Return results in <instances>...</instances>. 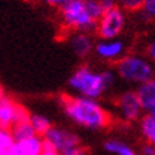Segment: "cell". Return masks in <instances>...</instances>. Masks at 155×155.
<instances>
[{
  "mask_svg": "<svg viewBox=\"0 0 155 155\" xmlns=\"http://www.w3.org/2000/svg\"><path fill=\"white\" fill-rule=\"evenodd\" d=\"M124 26H125L124 12L120 7H115V9L108 10L104 13V16L98 21L95 33L100 36V38L111 40V38H117L121 34Z\"/></svg>",
  "mask_w": 155,
  "mask_h": 155,
  "instance_id": "obj_6",
  "label": "cell"
},
{
  "mask_svg": "<svg viewBox=\"0 0 155 155\" xmlns=\"http://www.w3.org/2000/svg\"><path fill=\"white\" fill-rule=\"evenodd\" d=\"M6 155H24V152L21 151V148L19 147V144L17 142H14L13 145L10 147L7 151H5Z\"/></svg>",
  "mask_w": 155,
  "mask_h": 155,
  "instance_id": "obj_20",
  "label": "cell"
},
{
  "mask_svg": "<svg viewBox=\"0 0 155 155\" xmlns=\"http://www.w3.org/2000/svg\"><path fill=\"white\" fill-rule=\"evenodd\" d=\"M141 131L142 135L145 137L148 144L155 147V117L152 115H145L141 121Z\"/></svg>",
  "mask_w": 155,
  "mask_h": 155,
  "instance_id": "obj_15",
  "label": "cell"
},
{
  "mask_svg": "<svg viewBox=\"0 0 155 155\" xmlns=\"http://www.w3.org/2000/svg\"><path fill=\"white\" fill-rule=\"evenodd\" d=\"M104 150L113 155H135L131 147L118 140H110L104 144Z\"/></svg>",
  "mask_w": 155,
  "mask_h": 155,
  "instance_id": "obj_13",
  "label": "cell"
},
{
  "mask_svg": "<svg viewBox=\"0 0 155 155\" xmlns=\"http://www.w3.org/2000/svg\"><path fill=\"white\" fill-rule=\"evenodd\" d=\"M84 3L87 10H88L90 16L94 20L100 21V19L104 16V9L101 6V3H100V0H84Z\"/></svg>",
  "mask_w": 155,
  "mask_h": 155,
  "instance_id": "obj_16",
  "label": "cell"
},
{
  "mask_svg": "<svg viewBox=\"0 0 155 155\" xmlns=\"http://www.w3.org/2000/svg\"><path fill=\"white\" fill-rule=\"evenodd\" d=\"M68 43H70V47L74 51L75 56L81 57V58L87 57L95 47L91 36L88 33H81V31H75V33L71 34Z\"/></svg>",
  "mask_w": 155,
  "mask_h": 155,
  "instance_id": "obj_10",
  "label": "cell"
},
{
  "mask_svg": "<svg viewBox=\"0 0 155 155\" xmlns=\"http://www.w3.org/2000/svg\"><path fill=\"white\" fill-rule=\"evenodd\" d=\"M30 122H31L36 134L41 137L53 127L50 120L47 117H44L43 114H30Z\"/></svg>",
  "mask_w": 155,
  "mask_h": 155,
  "instance_id": "obj_14",
  "label": "cell"
},
{
  "mask_svg": "<svg viewBox=\"0 0 155 155\" xmlns=\"http://www.w3.org/2000/svg\"><path fill=\"white\" fill-rule=\"evenodd\" d=\"M13 144H14V138L12 131H10V128H5L0 125V150L7 151Z\"/></svg>",
  "mask_w": 155,
  "mask_h": 155,
  "instance_id": "obj_17",
  "label": "cell"
},
{
  "mask_svg": "<svg viewBox=\"0 0 155 155\" xmlns=\"http://www.w3.org/2000/svg\"><path fill=\"white\" fill-rule=\"evenodd\" d=\"M61 107L71 121L87 130H103L110 124V115L97 100L81 95H64Z\"/></svg>",
  "mask_w": 155,
  "mask_h": 155,
  "instance_id": "obj_1",
  "label": "cell"
},
{
  "mask_svg": "<svg viewBox=\"0 0 155 155\" xmlns=\"http://www.w3.org/2000/svg\"><path fill=\"white\" fill-rule=\"evenodd\" d=\"M10 131L13 134L14 142L24 141V140H28L31 137L37 135L36 131H34L33 125H31V122H30V115L23 118V120H20V121H17L13 127L10 128Z\"/></svg>",
  "mask_w": 155,
  "mask_h": 155,
  "instance_id": "obj_12",
  "label": "cell"
},
{
  "mask_svg": "<svg viewBox=\"0 0 155 155\" xmlns=\"http://www.w3.org/2000/svg\"><path fill=\"white\" fill-rule=\"evenodd\" d=\"M100 3L103 6L104 9V13L108 12V10H113L117 7V3H115V0H100Z\"/></svg>",
  "mask_w": 155,
  "mask_h": 155,
  "instance_id": "obj_22",
  "label": "cell"
},
{
  "mask_svg": "<svg viewBox=\"0 0 155 155\" xmlns=\"http://www.w3.org/2000/svg\"><path fill=\"white\" fill-rule=\"evenodd\" d=\"M95 56L104 61H114L122 58L124 53V43L118 38H111V40H104L101 38L100 41L95 43L94 47Z\"/></svg>",
  "mask_w": 155,
  "mask_h": 155,
  "instance_id": "obj_9",
  "label": "cell"
},
{
  "mask_svg": "<svg viewBox=\"0 0 155 155\" xmlns=\"http://www.w3.org/2000/svg\"><path fill=\"white\" fill-rule=\"evenodd\" d=\"M30 114L23 110L19 104H16L12 100L3 98L0 100V125L5 128H12L17 121L28 117Z\"/></svg>",
  "mask_w": 155,
  "mask_h": 155,
  "instance_id": "obj_8",
  "label": "cell"
},
{
  "mask_svg": "<svg viewBox=\"0 0 155 155\" xmlns=\"http://www.w3.org/2000/svg\"><path fill=\"white\" fill-rule=\"evenodd\" d=\"M0 155H6V152H5V151H2V150H0Z\"/></svg>",
  "mask_w": 155,
  "mask_h": 155,
  "instance_id": "obj_28",
  "label": "cell"
},
{
  "mask_svg": "<svg viewBox=\"0 0 155 155\" xmlns=\"http://www.w3.org/2000/svg\"><path fill=\"white\" fill-rule=\"evenodd\" d=\"M147 53H148V56L155 60V38L154 40H151V43L148 44V47H147Z\"/></svg>",
  "mask_w": 155,
  "mask_h": 155,
  "instance_id": "obj_23",
  "label": "cell"
},
{
  "mask_svg": "<svg viewBox=\"0 0 155 155\" xmlns=\"http://www.w3.org/2000/svg\"><path fill=\"white\" fill-rule=\"evenodd\" d=\"M60 12L61 21L68 30L88 34L97 31L98 21L90 16L84 0H70L63 9H60Z\"/></svg>",
  "mask_w": 155,
  "mask_h": 155,
  "instance_id": "obj_3",
  "label": "cell"
},
{
  "mask_svg": "<svg viewBox=\"0 0 155 155\" xmlns=\"http://www.w3.org/2000/svg\"><path fill=\"white\" fill-rule=\"evenodd\" d=\"M148 114H150V115H152V117H155V105H154L152 108H151V111H150Z\"/></svg>",
  "mask_w": 155,
  "mask_h": 155,
  "instance_id": "obj_26",
  "label": "cell"
},
{
  "mask_svg": "<svg viewBox=\"0 0 155 155\" xmlns=\"http://www.w3.org/2000/svg\"><path fill=\"white\" fill-rule=\"evenodd\" d=\"M142 155H155V147L148 144L142 148Z\"/></svg>",
  "mask_w": 155,
  "mask_h": 155,
  "instance_id": "obj_24",
  "label": "cell"
},
{
  "mask_svg": "<svg viewBox=\"0 0 155 155\" xmlns=\"http://www.w3.org/2000/svg\"><path fill=\"white\" fill-rule=\"evenodd\" d=\"M43 140L44 145L53 148L60 155H90L88 151L80 144L78 137L64 128L51 127L43 135Z\"/></svg>",
  "mask_w": 155,
  "mask_h": 155,
  "instance_id": "obj_4",
  "label": "cell"
},
{
  "mask_svg": "<svg viewBox=\"0 0 155 155\" xmlns=\"http://www.w3.org/2000/svg\"><path fill=\"white\" fill-rule=\"evenodd\" d=\"M145 0H120V6L124 10L128 12H137V10H142Z\"/></svg>",
  "mask_w": 155,
  "mask_h": 155,
  "instance_id": "obj_18",
  "label": "cell"
},
{
  "mask_svg": "<svg viewBox=\"0 0 155 155\" xmlns=\"http://www.w3.org/2000/svg\"><path fill=\"white\" fill-rule=\"evenodd\" d=\"M41 155H60L57 151H54L53 148H48V147H46L44 148V151L41 152Z\"/></svg>",
  "mask_w": 155,
  "mask_h": 155,
  "instance_id": "obj_25",
  "label": "cell"
},
{
  "mask_svg": "<svg viewBox=\"0 0 155 155\" xmlns=\"http://www.w3.org/2000/svg\"><path fill=\"white\" fill-rule=\"evenodd\" d=\"M3 98V93H2V88H0V100Z\"/></svg>",
  "mask_w": 155,
  "mask_h": 155,
  "instance_id": "obj_27",
  "label": "cell"
},
{
  "mask_svg": "<svg viewBox=\"0 0 155 155\" xmlns=\"http://www.w3.org/2000/svg\"><path fill=\"white\" fill-rule=\"evenodd\" d=\"M115 83V74L111 70L94 71L88 66H81L70 75L68 87L75 95L97 100Z\"/></svg>",
  "mask_w": 155,
  "mask_h": 155,
  "instance_id": "obj_2",
  "label": "cell"
},
{
  "mask_svg": "<svg viewBox=\"0 0 155 155\" xmlns=\"http://www.w3.org/2000/svg\"><path fill=\"white\" fill-rule=\"evenodd\" d=\"M135 93L138 95L140 101H141L144 111L150 113L151 108L155 105V80L151 78V80L140 84Z\"/></svg>",
  "mask_w": 155,
  "mask_h": 155,
  "instance_id": "obj_11",
  "label": "cell"
},
{
  "mask_svg": "<svg viewBox=\"0 0 155 155\" xmlns=\"http://www.w3.org/2000/svg\"><path fill=\"white\" fill-rule=\"evenodd\" d=\"M142 12H144V14H145L147 17L155 19V0H145Z\"/></svg>",
  "mask_w": 155,
  "mask_h": 155,
  "instance_id": "obj_19",
  "label": "cell"
},
{
  "mask_svg": "<svg viewBox=\"0 0 155 155\" xmlns=\"http://www.w3.org/2000/svg\"><path fill=\"white\" fill-rule=\"evenodd\" d=\"M117 74L120 78L134 84H142L152 78L154 70L151 63L140 56H125L117 63Z\"/></svg>",
  "mask_w": 155,
  "mask_h": 155,
  "instance_id": "obj_5",
  "label": "cell"
},
{
  "mask_svg": "<svg viewBox=\"0 0 155 155\" xmlns=\"http://www.w3.org/2000/svg\"><path fill=\"white\" fill-rule=\"evenodd\" d=\"M48 6H51V7H57V9H63L64 6L70 2V0H44Z\"/></svg>",
  "mask_w": 155,
  "mask_h": 155,
  "instance_id": "obj_21",
  "label": "cell"
},
{
  "mask_svg": "<svg viewBox=\"0 0 155 155\" xmlns=\"http://www.w3.org/2000/svg\"><path fill=\"white\" fill-rule=\"evenodd\" d=\"M118 111L125 121H135L141 117L144 108L135 91H125L118 98Z\"/></svg>",
  "mask_w": 155,
  "mask_h": 155,
  "instance_id": "obj_7",
  "label": "cell"
}]
</instances>
